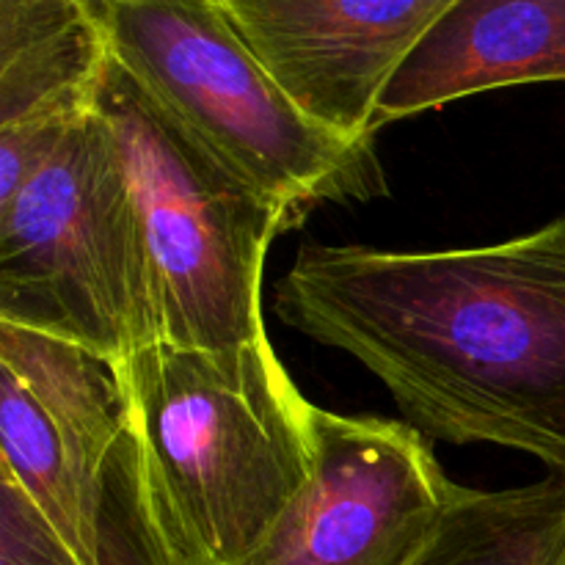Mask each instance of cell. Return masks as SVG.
Returning <instances> with one entry per match:
<instances>
[{
  "mask_svg": "<svg viewBox=\"0 0 565 565\" xmlns=\"http://www.w3.org/2000/svg\"><path fill=\"white\" fill-rule=\"evenodd\" d=\"M108 61L94 0H0V204L92 114Z\"/></svg>",
  "mask_w": 565,
  "mask_h": 565,
  "instance_id": "9",
  "label": "cell"
},
{
  "mask_svg": "<svg viewBox=\"0 0 565 565\" xmlns=\"http://www.w3.org/2000/svg\"><path fill=\"white\" fill-rule=\"evenodd\" d=\"M414 565H565V478L469 489Z\"/></svg>",
  "mask_w": 565,
  "mask_h": 565,
  "instance_id": "11",
  "label": "cell"
},
{
  "mask_svg": "<svg viewBox=\"0 0 565 565\" xmlns=\"http://www.w3.org/2000/svg\"><path fill=\"white\" fill-rule=\"evenodd\" d=\"M180 565H243L312 478V403L270 340L116 364Z\"/></svg>",
  "mask_w": 565,
  "mask_h": 565,
  "instance_id": "2",
  "label": "cell"
},
{
  "mask_svg": "<svg viewBox=\"0 0 565 565\" xmlns=\"http://www.w3.org/2000/svg\"><path fill=\"white\" fill-rule=\"evenodd\" d=\"M469 494L423 430L312 408V478L243 565H414Z\"/></svg>",
  "mask_w": 565,
  "mask_h": 565,
  "instance_id": "7",
  "label": "cell"
},
{
  "mask_svg": "<svg viewBox=\"0 0 565 565\" xmlns=\"http://www.w3.org/2000/svg\"><path fill=\"white\" fill-rule=\"evenodd\" d=\"M274 312L364 364L428 439L527 452L565 478V215L447 252L309 243Z\"/></svg>",
  "mask_w": 565,
  "mask_h": 565,
  "instance_id": "1",
  "label": "cell"
},
{
  "mask_svg": "<svg viewBox=\"0 0 565 565\" xmlns=\"http://www.w3.org/2000/svg\"><path fill=\"white\" fill-rule=\"evenodd\" d=\"M0 475L83 565H180L116 364L0 323Z\"/></svg>",
  "mask_w": 565,
  "mask_h": 565,
  "instance_id": "5",
  "label": "cell"
},
{
  "mask_svg": "<svg viewBox=\"0 0 565 565\" xmlns=\"http://www.w3.org/2000/svg\"><path fill=\"white\" fill-rule=\"evenodd\" d=\"M452 0H218L285 97L320 130L375 143L379 108Z\"/></svg>",
  "mask_w": 565,
  "mask_h": 565,
  "instance_id": "8",
  "label": "cell"
},
{
  "mask_svg": "<svg viewBox=\"0 0 565 565\" xmlns=\"http://www.w3.org/2000/svg\"><path fill=\"white\" fill-rule=\"evenodd\" d=\"M0 323L110 364L158 342L136 213L97 110L0 204Z\"/></svg>",
  "mask_w": 565,
  "mask_h": 565,
  "instance_id": "6",
  "label": "cell"
},
{
  "mask_svg": "<svg viewBox=\"0 0 565 565\" xmlns=\"http://www.w3.org/2000/svg\"><path fill=\"white\" fill-rule=\"evenodd\" d=\"M546 81H565V0H452L392 77L379 127Z\"/></svg>",
  "mask_w": 565,
  "mask_h": 565,
  "instance_id": "10",
  "label": "cell"
},
{
  "mask_svg": "<svg viewBox=\"0 0 565 565\" xmlns=\"http://www.w3.org/2000/svg\"><path fill=\"white\" fill-rule=\"evenodd\" d=\"M110 61L230 177L303 215L320 202L390 193L375 147L307 119L221 11L218 0H94Z\"/></svg>",
  "mask_w": 565,
  "mask_h": 565,
  "instance_id": "3",
  "label": "cell"
},
{
  "mask_svg": "<svg viewBox=\"0 0 565 565\" xmlns=\"http://www.w3.org/2000/svg\"><path fill=\"white\" fill-rule=\"evenodd\" d=\"M0 565H83L6 475H0Z\"/></svg>",
  "mask_w": 565,
  "mask_h": 565,
  "instance_id": "12",
  "label": "cell"
},
{
  "mask_svg": "<svg viewBox=\"0 0 565 565\" xmlns=\"http://www.w3.org/2000/svg\"><path fill=\"white\" fill-rule=\"evenodd\" d=\"M94 110L136 213L158 342L221 353L265 340V257L301 215L226 174L114 61Z\"/></svg>",
  "mask_w": 565,
  "mask_h": 565,
  "instance_id": "4",
  "label": "cell"
}]
</instances>
